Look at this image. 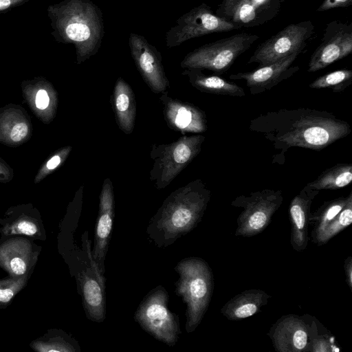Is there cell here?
Returning a JSON list of instances; mask_svg holds the SVG:
<instances>
[{
	"label": "cell",
	"mask_w": 352,
	"mask_h": 352,
	"mask_svg": "<svg viewBox=\"0 0 352 352\" xmlns=\"http://www.w3.org/2000/svg\"><path fill=\"white\" fill-rule=\"evenodd\" d=\"M249 129L272 145V163L283 164L290 148L320 150L351 132L349 124L331 112L300 107L268 111L252 119Z\"/></svg>",
	"instance_id": "1"
},
{
	"label": "cell",
	"mask_w": 352,
	"mask_h": 352,
	"mask_svg": "<svg viewBox=\"0 0 352 352\" xmlns=\"http://www.w3.org/2000/svg\"><path fill=\"white\" fill-rule=\"evenodd\" d=\"M210 197V190L201 179L173 191L151 219L146 229L149 238L159 248L175 243L201 221Z\"/></svg>",
	"instance_id": "2"
},
{
	"label": "cell",
	"mask_w": 352,
	"mask_h": 352,
	"mask_svg": "<svg viewBox=\"0 0 352 352\" xmlns=\"http://www.w3.org/2000/svg\"><path fill=\"white\" fill-rule=\"evenodd\" d=\"M52 34L62 43L75 46L78 63L94 55L104 34L102 14L91 0H63L50 6Z\"/></svg>",
	"instance_id": "3"
},
{
	"label": "cell",
	"mask_w": 352,
	"mask_h": 352,
	"mask_svg": "<svg viewBox=\"0 0 352 352\" xmlns=\"http://www.w3.org/2000/svg\"><path fill=\"white\" fill-rule=\"evenodd\" d=\"M179 274L176 293L186 305V331H194L208 309L214 289V279L208 264L197 257L181 260L175 267Z\"/></svg>",
	"instance_id": "4"
},
{
	"label": "cell",
	"mask_w": 352,
	"mask_h": 352,
	"mask_svg": "<svg viewBox=\"0 0 352 352\" xmlns=\"http://www.w3.org/2000/svg\"><path fill=\"white\" fill-rule=\"evenodd\" d=\"M205 136L184 135L170 144H153L150 180L157 190L166 188L200 153Z\"/></svg>",
	"instance_id": "5"
},
{
	"label": "cell",
	"mask_w": 352,
	"mask_h": 352,
	"mask_svg": "<svg viewBox=\"0 0 352 352\" xmlns=\"http://www.w3.org/2000/svg\"><path fill=\"white\" fill-rule=\"evenodd\" d=\"M258 38L256 34L242 32L205 44L186 54L181 67L223 74Z\"/></svg>",
	"instance_id": "6"
},
{
	"label": "cell",
	"mask_w": 352,
	"mask_h": 352,
	"mask_svg": "<svg viewBox=\"0 0 352 352\" xmlns=\"http://www.w3.org/2000/svg\"><path fill=\"white\" fill-rule=\"evenodd\" d=\"M283 201L281 190L269 188L235 197L231 206L243 208L236 219L235 236L250 237L262 232L270 223Z\"/></svg>",
	"instance_id": "7"
},
{
	"label": "cell",
	"mask_w": 352,
	"mask_h": 352,
	"mask_svg": "<svg viewBox=\"0 0 352 352\" xmlns=\"http://www.w3.org/2000/svg\"><path fill=\"white\" fill-rule=\"evenodd\" d=\"M168 294L161 285L153 289L142 300L134 319L155 339L174 346L181 334L177 316L168 307Z\"/></svg>",
	"instance_id": "8"
},
{
	"label": "cell",
	"mask_w": 352,
	"mask_h": 352,
	"mask_svg": "<svg viewBox=\"0 0 352 352\" xmlns=\"http://www.w3.org/2000/svg\"><path fill=\"white\" fill-rule=\"evenodd\" d=\"M322 324L310 314L281 316L270 329L268 336L279 352H310L314 342L323 333Z\"/></svg>",
	"instance_id": "9"
},
{
	"label": "cell",
	"mask_w": 352,
	"mask_h": 352,
	"mask_svg": "<svg viewBox=\"0 0 352 352\" xmlns=\"http://www.w3.org/2000/svg\"><path fill=\"white\" fill-rule=\"evenodd\" d=\"M315 26L310 21L289 24L261 43L248 61L259 67L277 62L294 53H301L307 41L314 34Z\"/></svg>",
	"instance_id": "10"
},
{
	"label": "cell",
	"mask_w": 352,
	"mask_h": 352,
	"mask_svg": "<svg viewBox=\"0 0 352 352\" xmlns=\"http://www.w3.org/2000/svg\"><path fill=\"white\" fill-rule=\"evenodd\" d=\"M239 29L232 23L218 16L206 3H201L180 16L166 34L168 47L204 35Z\"/></svg>",
	"instance_id": "11"
},
{
	"label": "cell",
	"mask_w": 352,
	"mask_h": 352,
	"mask_svg": "<svg viewBox=\"0 0 352 352\" xmlns=\"http://www.w3.org/2000/svg\"><path fill=\"white\" fill-rule=\"evenodd\" d=\"M85 259L78 274L80 293L89 320L102 322L105 318V279L94 261L87 232L82 236Z\"/></svg>",
	"instance_id": "12"
},
{
	"label": "cell",
	"mask_w": 352,
	"mask_h": 352,
	"mask_svg": "<svg viewBox=\"0 0 352 352\" xmlns=\"http://www.w3.org/2000/svg\"><path fill=\"white\" fill-rule=\"evenodd\" d=\"M284 0H222L215 14L239 29L261 25L280 12Z\"/></svg>",
	"instance_id": "13"
},
{
	"label": "cell",
	"mask_w": 352,
	"mask_h": 352,
	"mask_svg": "<svg viewBox=\"0 0 352 352\" xmlns=\"http://www.w3.org/2000/svg\"><path fill=\"white\" fill-rule=\"evenodd\" d=\"M352 52V23H328L320 43L311 54L307 71L315 72L349 55Z\"/></svg>",
	"instance_id": "14"
},
{
	"label": "cell",
	"mask_w": 352,
	"mask_h": 352,
	"mask_svg": "<svg viewBox=\"0 0 352 352\" xmlns=\"http://www.w3.org/2000/svg\"><path fill=\"white\" fill-rule=\"evenodd\" d=\"M129 47L132 58L144 80L155 94L166 91L170 87L157 49L142 36L131 33Z\"/></svg>",
	"instance_id": "15"
},
{
	"label": "cell",
	"mask_w": 352,
	"mask_h": 352,
	"mask_svg": "<svg viewBox=\"0 0 352 352\" xmlns=\"http://www.w3.org/2000/svg\"><path fill=\"white\" fill-rule=\"evenodd\" d=\"M164 120L173 131L186 133H201L207 130L205 112L194 104L170 97L167 91L160 97Z\"/></svg>",
	"instance_id": "16"
},
{
	"label": "cell",
	"mask_w": 352,
	"mask_h": 352,
	"mask_svg": "<svg viewBox=\"0 0 352 352\" xmlns=\"http://www.w3.org/2000/svg\"><path fill=\"white\" fill-rule=\"evenodd\" d=\"M300 53H294L274 63L261 66L246 72H239L229 76L230 80H243L252 95L258 94L288 79L300 69L293 65Z\"/></svg>",
	"instance_id": "17"
},
{
	"label": "cell",
	"mask_w": 352,
	"mask_h": 352,
	"mask_svg": "<svg viewBox=\"0 0 352 352\" xmlns=\"http://www.w3.org/2000/svg\"><path fill=\"white\" fill-rule=\"evenodd\" d=\"M115 212L113 187L109 178L104 179L100 197L96 220L94 244L91 254L102 274L104 272V260L112 231Z\"/></svg>",
	"instance_id": "18"
},
{
	"label": "cell",
	"mask_w": 352,
	"mask_h": 352,
	"mask_svg": "<svg viewBox=\"0 0 352 352\" xmlns=\"http://www.w3.org/2000/svg\"><path fill=\"white\" fill-rule=\"evenodd\" d=\"M319 190L305 186L291 201L289 213L291 223L290 243L292 248L301 252L308 245V229L311 206Z\"/></svg>",
	"instance_id": "19"
},
{
	"label": "cell",
	"mask_w": 352,
	"mask_h": 352,
	"mask_svg": "<svg viewBox=\"0 0 352 352\" xmlns=\"http://www.w3.org/2000/svg\"><path fill=\"white\" fill-rule=\"evenodd\" d=\"M36 259L30 241L25 239L14 238L0 245V267L13 277L25 275Z\"/></svg>",
	"instance_id": "20"
},
{
	"label": "cell",
	"mask_w": 352,
	"mask_h": 352,
	"mask_svg": "<svg viewBox=\"0 0 352 352\" xmlns=\"http://www.w3.org/2000/svg\"><path fill=\"white\" fill-rule=\"evenodd\" d=\"M111 103L120 129L126 135L131 134L136 117L135 98L130 85L120 77L116 82Z\"/></svg>",
	"instance_id": "21"
},
{
	"label": "cell",
	"mask_w": 352,
	"mask_h": 352,
	"mask_svg": "<svg viewBox=\"0 0 352 352\" xmlns=\"http://www.w3.org/2000/svg\"><path fill=\"white\" fill-rule=\"evenodd\" d=\"M270 298L261 289L245 290L226 302L220 312L229 320H243L258 313Z\"/></svg>",
	"instance_id": "22"
},
{
	"label": "cell",
	"mask_w": 352,
	"mask_h": 352,
	"mask_svg": "<svg viewBox=\"0 0 352 352\" xmlns=\"http://www.w3.org/2000/svg\"><path fill=\"white\" fill-rule=\"evenodd\" d=\"M182 74L187 76L193 87L201 92L234 97L245 96L243 89L236 83L217 75L205 74L201 69H186Z\"/></svg>",
	"instance_id": "23"
},
{
	"label": "cell",
	"mask_w": 352,
	"mask_h": 352,
	"mask_svg": "<svg viewBox=\"0 0 352 352\" xmlns=\"http://www.w3.org/2000/svg\"><path fill=\"white\" fill-rule=\"evenodd\" d=\"M352 180V164L338 163L324 170L316 179L306 184L309 188L337 190L349 185Z\"/></svg>",
	"instance_id": "24"
},
{
	"label": "cell",
	"mask_w": 352,
	"mask_h": 352,
	"mask_svg": "<svg viewBox=\"0 0 352 352\" xmlns=\"http://www.w3.org/2000/svg\"><path fill=\"white\" fill-rule=\"evenodd\" d=\"M349 197V194L346 197H340L324 201L314 212H311L309 226L313 227L311 233L313 243L316 242L326 227L342 210Z\"/></svg>",
	"instance_id": "25"
},
{
	"label": "cell",
	"mask_w": 352,
	"mask_h": 352,
	"mask_svg": "<svg viewBox=\"0 0 352 352\" xmlns=\"http://www.w3.org/2000/svg\"><path fill=\"white\" fill-rule=\"evenodd\" d=\"M352 84V70L338 69L317 78L309 84L312 89L330 88L333 92H342Z\"/></svg>",
	"instance_id": "26"
},
{
	"label": "cell",
	"mask_w": 352,
	"mask_h": 352,
	"mask_svg": "<svg viewBox=\"0 0 352 352\" xmlns=\"http://www.w3.org/2000/svg\"><path fill=\"white\" fill-rule=\"evenodd\" d=\"M352 223V192L349 193L347 203L336 217L330 222L314 243L326 244L330 239Z\"/></svg>",
	"instance_id": "27"
},
{
	"label": "cell",
	"mask_w": 352,
	"mask_h": 352,
	"mask_svg": "<svg viewBox=\"0 0 352 352\" xmlns=\"http://www.w3.org/2000/svg\"><path fill=\"white\" fill-rule=\"evenodd\" d=\"M27 276L0 280V304L8 303L25 286Z\"/></svg>",
	"instance_id": "28"
},
{
	"label": "cell",
	"mask_w": 352,
	"mask_h": 352,
	"mask_svg": "<svg viewBox=\"0 0 352 352\" xmlns=\"http://www.w3.org/2000/svg\"><path fill=\"white\" fill-rule=\"evenodd\" d=\"M67 340L63 338H56L49 340L47 342H34L32 348L41 352H74L78 351V345L76 346L74 343H71Z\"/></svg>",
	"instance_id": "29"
},
{
	"label": "cell",
	"mask_w": 352,
	"mask_h": 352,
	"mask_svg": "<svg viewBox=\"0 0 352 352\" xmlns=\"http://www.w3.org/2000/svg\"><path fill=\"white\" fill-rule=\"evenodd\" d=\"M334 338L326 333L321 334L313 343L310 352L338 351Z\"/></svg>",
	"instance_id": "30"
},
{
	"label": "cell",
	"mask_w": 352,
	"mask_h": 352,
	"mask_svg": "<svg viewBox=\"0 0 352 352\" xmlns=\"http://www.w3.org/2000/svg\"><path fill=\"white\" fill-rule=\"evenodd\" d=\"M39 229L37 225L28 220H21L12 224L6 231L9 234H22L28 236H36Z\"/></svg>",
	"instance_id": "31"
},
{
	"label": "cell",
	"mask_w": 352,
	"mask_h": 352,
	"mask_svg": "<svg viewBox=\"0 0 352 352\" xmlns=\"http://www.w3.org/2000/svg\"><path fill=\"white\" fill-rule=\"evenodd\" d=\"M351 4L352 0H324L317 11L324 12L338 8H346Z\"/></svg>",
	"instance_id": "32"
},
{
	"label": "cell",
	"mask_w": 352,
	"mask_h": 352,
	"mask_svg": "<svg viewBox=\"0 0 352 352\" xmlns=\"http://www.w3.org/2000/svg\"><path fill=\"white\" fill-rule=\"evenodd\" d=\"M28 126L25 123L16 124L10 133V138L14 142H18L23 139L28 133Z\"/></svg>",
	"instance_id": "33"
},
{
	"label": "cell",
	"mask_w": 352,
	"mask_h": 352,
	"mask_svg": "<svg viewBox=\"0 0 352 352\" xmlns=\"http://www.w3.org/2000/svg\"><path fill=\"white\" fill-rule=\"evenodd\" d=\"M50 98L46 91L43 89L39 90L36 96L35 102L36 107L38 109H44L48 106Z\"/></svg>",
	"instance_id": "34"
},
{
	"label": "cell",
	"mask_w": 352,
	"mask_h": 352,
	"mask_svg": "<svg viewBox=\"0 0 352 352\" xmlns=\"http://www.w3.org/2000/svg\"><path fill=\"white\" fill-rule=\"evenodd\" d=\"M344 268L346 276V282L352 290V257L349 256L344 260Z\"/></svg>",
	"instance_id": "35"
},
{
	"label": "cell",
	"mask_w": 352,
	"mask_h": 352,
	"mask_svg": "<svg viewBox=\"0 0 352 352\" xmlns=\"http://www.w3.org/2000/svg\"><path fill=\"white\" fill-rule=\"evenodd\" d=\"M29 0H0V12L25 3Z\"/></svg>",
	"instance_id": "36"
},
{
	"label": "cell",
	"mask_w": 352,
	"mask_h": 352,
	"mask_svg": "<svg viewBox=\"0 0 352 352\" xmlns=\"http://www.w3.org/2000/svg\"><path fill=\"white\" fill-rule=\"evenodd\" d=\"M61 162L60 156H53L47 163V168L48 169H54L57 167Z\"/></svg>",
	"instance_id": "37"
}]
</instances>
